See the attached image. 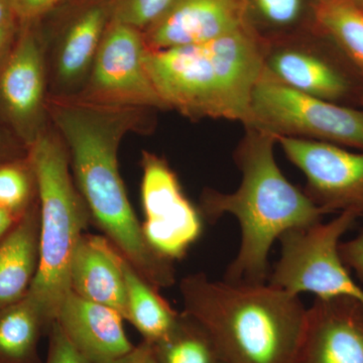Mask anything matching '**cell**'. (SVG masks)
Listing matches in <instances>:
<instances>
[{"mask_svg": "<svg viewBox=\"0 0 363 363\" xmlns=\"http://www.w3.org/2000/svg\"><path fill=\"white\" fill-rule=\"evenodd\" d=\"M40 266L39 200L0 240V308L30 293Z\"/></svg>", "mask_w": 363, "mask_h": 363, "instance_id": "cell-18", "label": "cell"}, {"mask_svg": "<svg viewBox=\"0 0 363 363\" xmlns=\"http://www.w3.org/2000/svg\"><path fill=\"white\" fill-rule=\"evenodd\" d=\"M54 322L30 296L0 308V363H43L39 344Z\"/></svg>", "mask_w": 363, "mask_h": 363, "instance_id": "cell-20", "label": "cell"}, {"mask_svg": "<svg viewBox=\"0 0 363 363\" xmlns=\"http://www.w3.org/2000/svg\"><path fill=\"white\" fill-rule=\"evenodd\" d=\"M143 33L109 21L87 82L76 98L89 104L168 111L145 67Z\"/></svg>", "mask_w": 363, "mask_h": 363, "instance_id": "cell-8", "label": "cell"}, {"mask_svg": "<svg viewBox=\"0 0 363 363\" xmlns=\"http://www.w3.org/2000/svg\"><path fill=\"white\" fill-rule=\"evenodd\" d=\"M248 0H174L145 32L152 51L200 44L248 25Z\"/></svg>", "mask_w": 363, "mask_h": 363, "instance_id": "cell-14", "label": "cell"}, {"mask_svg": "<svg viewBox=\"0 0 363 363\" xmlns=\"http://www.w3.org/2000/svg\"><path fill=\"white\" fill-rule=\"evenodd\" d=\"M315 21L363 84V7L353 0H319Z\"/></svg>", "mask_w": 363, "mask_h": 363, "instance_id": "cell-21", "label": "cell"}, {"mask_svg": "<svg viewBox=\"0 0 363 363\" xmlns=\"http://www.w3.org/2000/svg\"><path fill=\"white\" fill-rule=\"evenodd\" d=\"M174 0H108L111 20L145 32L168 11Z\"/></svg>", "mask_w": 363, "mask_h": 363, "instance_id": "cell-24", "label": "cell"}, {"mask_svg": "<svg viewBox=\"0 0 363 363\" xmlns=\"http://www.w3.org/2000/svg\"><path fill=\"white\" fill-rule=\"evenodd\" d=\"M294 363H363V304L315 298L307 308Z\"/></svg>", "mask_w": 363, "mask_h": 363, "instance_id": "cell-13", "label": "cell"}, {"mask_svg": "<svg viewBox=\"0 0 363 363\" xmlns=\"http://www.w3.org/2000/svg\"><path fill=\"white\" fill-rule=\"evenodd\" d=\"M360 6L363 7V0H362V2H360Z\"/></svg>", "mask_w": 363, "mask_h": 363, "instance_id": "cell-36", "label": "cell"}, {"mask_svg": "<svg viewBox=\"0 0 363 363\" xmlns=\"http://www.w3.org/2000/svg\"><path fill=\"white\" fill-rule=\"evenodd\" d=\"M20 23L13 0H0V28Z\"/></svg>", "mask_w": 363, "mask_h": 363, "instance_id": "cell-32", "label": "cell"}, {"mask_svg": "<svg viewBox=\"0 0 363 363\" xmlns=\"http://www.w3.org/2000/svg\"><path fill=\"white\" fill-rule=\"evenodd\" d=\"M339 252L345 266L363 285V228L355 238L341 241Z\"/></svg>", "mask_w": 363, "mask_h": 363, "instance_id": "cell-28", "label": "cell"}, {"mask_svg": "<svg viewBox=\"0 0 363 363\" xmlns=\"http://www.w3.org/2000/svg\"><path fill=\"white\" fill-rule=\"evenodd\" d=\"M360 104H362V107H363V96H362V101H360ZM362 111H363V109H362Z\"/></svg>", "mask_w": 363, "mask_h": 363, "instance_id": "cell-35", "label": "cell"}, {"mask_svg": "<svg viewBox=\"0 0 363 363\" xmlns=\"http://www.w3.org/2000/svg\"><path fill=\"white\" fill-rule=\"evenodd\" d=\"M269 45L250 25L200 44L147 50L145 67L167 109L247 126Z\"/></svg>", "mask_w": 363, "mask_h": 363, "instance_id": "cell-3", "label": "cell"}, {"mask_svg": "<svg viewBox=\"0 0 363 363\" xmlns=\"http://www.w3.org/2000/svg\"><path fill=\"white\" fill-rule=\"evenodd\" d=\"M68 1L70 0H13L21 23L39 21L57 7Z\"/></svg>", "mask_w": 363, "mask_h": 363, "instance_id": "cell-27", "label": "cell"}, {"mask_svg": "<svg viewBox=\"0 0 363 363\" xmlns=\"http://www.w3.org/2000/svg\"><path fill=\"white\" fill-rule=\"evenodd\" d=\"M21 23L0 28V65L6 60L18 38Z\"/></svg>", "mask_w": 363, "mask_h": 363, "instance_id": "cell-31", "label": "cell"}, {"mask_svg": "<svg viewBox=\"0 0 363 363\" xmlns=\"http://www.w3.org/2000/svg\"><path fill=\"white\" fill-rule=\"evenodd\" d=\"M266 70L279 82L311 96L339 104L353 98L362 101V82L350 67L313 50L269 47Z\"/></svg>", "mask_w": 363, "mask_h": 363, "instance_id": "cell-15", "label": "cell"}, {"mask_svg": "<svg viewBox=\"0 0 363 363\" xmlns=\"http://www.w3.org/2000/svg\"><path fill=\"white\" fill-rule=\"evenodd\" d=\"M37 23H21L0 65V119L28 150L50 125L44 47Z\"/></svg>", "mask_w": 363, "mask_h": 363, "instance_id": "cell-10", "label": "cell"}, {"mask_svg": "<svg viewBox=\"0 0 363 363\" xmlns=\"http://www.w3.org/2000/svg\"><path fill=\"white\" fill-rule=\"evenodd\" d=\"M28 157L37 176L40 205V266L28 296L54 322L70 291L72 257L91 217L72 175L65 143L51 123L30 145Z\"/></svg>", "mask_w": 363, "mask_h": 363, "instance_id": "cell-5", "label": "cell"}, {"mask_svg": "<svg viewBox=\"0 0 363 363\" xmlns=\"http://www.w3.org/2000/svg\"><path fill=\"white\" fill-rule=\"evenodd\" d=\"M245 128L277 138H301L363 150V111L327 101L279 82L264 69L253 89Z\"/></svg>", "mask_w": 363, "mask_h": 363, "instance_id": "cell-6", "label": "cell"}, {"mask_svg": "<svg viewBox=\"0 0 363 363\" xmlns=\"http://www.w3.org/2000/svg\"><path fill=\"white\" fill-rule=\"evenodd\" d=\"M152 345L161 363H231L209 332L183 311L169 335Z\"/></svg>", "mask_w": 363, "mask_h": 363, "instance_id": "cell-22", "label": "cell"}, {"mask_svg": "<svg viewBox=\"0 0 363 363\" xmlns=\"http://www.w3.org/2000/svg\"><path fill=\"white\" fill-rule=\"evenodd\" d=\"M21 218L0 207V240L14 226Z\"/></svg>", "mask_w": 363, "mask_h": 363, "instance_id": "cell-33", "label": "cell"}, {"mask_svg": "<svg viewBox=\"0 0 363 363\" xmlns=\"http://www.w3.org/2000/svg\"><path fill=\"white\" fill-rule=\"evenodd\" d=\"M353 1L357 2V4H359L360 6V2H362V0H353Z\"/></svg>", "mask_w": 363, "mask_h": 363, "instance_id": "cell-34", "label": "cell"}, {"mask_svg": "<svg viewBox=\"0 0 363 363\" xmlns=\"http://www.w3.org/2000/svg\"><path fill=\"white\" fill-rule=\"evenodd\" d=\"M48 336L49 348L43 363H91L72 345L56 321L52 324Z\"/></svg>", "mask_w": 363, "mask_h": 363, "instance_id": "cell-26", "label": "cell"}, {"mask_svg": "<svg viewBox=\"0 0 363 363\" xmlns=\"http://www.w3.org/2000/svg\"><path fill=\"white\" fill-rule=\"evenodd\" d=\"M38 200L37 176L28 155L0 164V207L21 218Z\"/></svg>", "mask_w": 363, "mask_h": 363, "instance_id": "cell-23", "label": "cell"}, {"mask_svg": "<svg viewBox=\"0 0 363 363\" xmlns=\"http://www.w3.org/2000/svg\"><path fill=\"white\" fill-rule=\"evenodd\" d=\"M142 202L145 240L164 259H183L204 230L201 210L189 200L164 157L143 152Z\"/></svg>", "mask_w": 363, "mask_h": 363, "instance_id": "cell-9", "label": "cell"}, {"mask_svg": "<svg viewBox=\"0 0 363 363\" xmlns=\"http://www.w3.org/2000/svg\"><path fill=\"white\" fill-rule=\"evenodd\" d=\"M47 111L68 150L72 175L91 222L152 286L159 290L173 286L174 262L145 240L118 167L121 140L128 133L152 128L154 111L93 104L76 97H49Z\"/></svg>", "mask_w": 363, "mask_h": 363, "instance_id": "cell-1", "label": "cell"}, {"mask_svg": "<svg viewBox=\"0 0 363 363\" xmlns=\"http://www.w3.org/2000/svg\"><path fill=\"white\" fill-rule=\"evenodd\" d=\"M259 13L269 23L288 26L295 23L302 11V0H255Z\"/></svg>", "mask_w": 363, "mask_h": 363, "instance_id": "cell-25", "label": "cell"}, {"mask_svg": "<svg viewBox=\"0 0 363 363\" xmlns=\"http://www.w3.org/2000/svg\"><path fill=\"white\" fill-rule=\"evenodd\" d=\"M112 363H161L157 359L154 345L147 341L143 340L142 342L135 346L124 357L119 358Z\"/></svg>", "mask_w": 363, "mask_h": 363, "instance_id": "cell-30", "label": "cell"}, {"mask_svg": "<svg viewBox=\"0 0 363 363\" xmlns=\"http://www.w3.org/2000/svg\"><path fill=\"white\" fill-rule=\"evenodd\" d=\"M183 312L213 337L231 363H294L307 308L300 296L269 285L181 279Z\"/></svg>", "mask_w": 363, "mask_h": 363, "instance_id": "cell-4", "label": "cell"}, {"mask_svg": "<svg viewBox=\"0 0 363 363\" xmlns=\"http://www.w3.org/2000/svg\"><path fill=\"white\" fill-rule=\"evenodd\" d=\"M28 147L0 119V164L28 157Z\"/></svg>", "mask_w": 363, "mask_h": 363, "instance_id": "cell-29", "label": "cell"}, {"mask_svg": "<svg viewBox=\"0 0 363 363\" xmlns=\"http://www.w3.org/2000/svg\"><path fill=\"white\" fill-rule=\"evenodd\" d=\"M358 217L339 213L328 222L286 231L279 238L281 253L267 283L293 295L350 297L363 304V288L344 264L339 245Z\"/></svg>", "mask_w": 363, "mask_h": 363, "instance_id": "cell-7", "label": "cell"}, {"mask_svg": "<svg viewBox=\"0 0 363 363\" xmlns=\"http://www.w3.org/2000/svg\"><path fill=\"white\" fill-rule=\"evenodd\" d=\"M69 286L76 295L108 306L125 320V286L119 250L105 236L83 234L72 257Z\"/></svg>", "mask_w": 363, "mask_h": 363, "instance_id": "cell-17", "label": "cell"}, {"mask_svg": "<svg viewBox=\"0 0 363 363\" xmlns=\"http://www.w3.org/2000/svg\"><path fill=\"white\" fill-rule=\"evenodd\" d=\"M121 313L69 291L56 320L67 339L91 363H112L133 347Z\"/></svg>", "mask_w": 363, "mask_h": 363, "instance_id": "cell-16", "label": "cell"}, {"mask_svg": "<svg viewBox=\"0 0 363 363\" xmlns=\"http://www.w3.org/2000/svg\"><path fill=\"white\" fill-rule=\"evenodd\" d=\"M109 21L108 0H98L79 11L54 39L42 38L49 97L80 94Z\"/></svg>", "mask_w": 363, "mask_h": 363, "instance_id": "cell-12", "label": "cell"}, {"mask_svg": "<svg viewBox=\"0 0 363 363\" xmlns=\"http://www.w3.org/2000/svg\"><path fill=\"white\" fill-rule=\"evenodd\" d=\"M126 296V321L140 332L143 340L156 344L173 330L180 312L176 311L119 252Z\"/></svg>", "mask_w": 363, "mask_h": 363, "instance_id": "cell-19", "label": "cell"}, {"mask_svg": "<svg viewBox=\"0 0 363 363\" xmlns=\"http://www.w3.org/2000/svg\"><path fill=\"white\" fill-rule=\"evenodd\" d=\"M277 143L304 174L306 194L325 214L351 212L363 218V150L285 136Z\"/></svg>", "mask_w": 363, "mask_h": 363, "instance_id": "cell-11", "label": "cell"}, {"mask_svg": "<svg viewBox=\"0 0 363 363\" xmlns=\"http://www.w3.org/2000/svg\"><path fill=\"white\" fill-rule=\"evenodd\" d=\"M245 130L234 152L240 186L231 193L206 189L200 210L211 223L233 215L240 224V248L224 281L260 285L267 283L271 274L269 252L274 241L286 231L319 223L326 214L279 169L276 136L257 128Z\"/></svg>", "mask_w": 363, "mask_h": 363, "instance_id": "cell-2", "label": "cell"}]
</instances>
